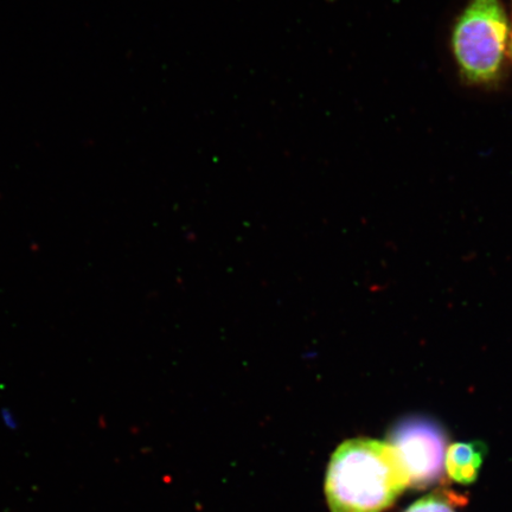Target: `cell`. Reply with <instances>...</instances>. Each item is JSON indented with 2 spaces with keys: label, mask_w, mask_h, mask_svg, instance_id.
<instances>
[{
  "label": "cell",
  "mask_w": 512,
  "mask_h": 512,
  "mask_svg": "<svg viewBox=\"0 0 512 512\" xmlns=\"http://www.w3.org/2000/svg\"><path fill=\"white\" fill-rule=\"evenodd\" d=\"M485 450V445L478 441L448 446L445 456L448 477L459 484L475 483L484 463Z\"/></svg>",
  "instance_id": "obj_4"
},
{
  "label": "cell",
  "mask_w": 512,
  "mask_h": 512,
  "mask_svg": "<svg viewBox=\"0 0 512 512\" xmlns=\"http://www.w3.org/2000/svg\"><path fill=\"white\" fill-rule=\"evenodd\" d=\"M408 486L406 466L388 441L357 438L332 454L325 495L331 512H383Z\"/></svg>",
  "instance_id": "obj_1"
},
{
  "label": "cell",
  "mask_w": 512,
  "mask_h": 512,
  "mask_svg": "<svg viewBox=\"0 0 512 512\" xmlns=\"http://www.w3.org/2000/svg\"><path fill=\"white\" fill-rule=\"evenodd\" d=\"M510 36L502 0H469L451 32L452 54L465 85L492 87L502 81Z\"/></svg>",
  "instance_id": "obj_2"
},
{
  "label": "cell",
  "mask_w": 512,
  "mask_h": 512,
  "mask_svg": "<svg viewBox=\"0 0 512 512\" xmlns=\"http://www.w3.org/2000/svg\"><path fill=\"white\" fill-rule=\"evenodd\" d=\"M405 512H456L446 496L433 494L419 499Z\"/></svg>",
  "instance_id": "obj_5"
},
{
  "label": "cell",
  "mask_w": 512,
  "mask_h": 512,
  "mask_svg": "<svg viewBox=\"0 0 512 512\" xmlns=\"http://www.w3.org/2000/svg\"><path fill=\"white\" fill-rule=\"evenodd\" d=\"M509 57L512 60V31H511L510 42H509Z\"/></svg>",
  "instance_id": "obj_6"
},
{
  "label": "cell",
  "mask_w": 512,
  "mask_h": 512,
  "mask_svg": "<svg viewBox=\"0 0 512 512\" xmlns=\"http://www.w3.org/2000/svg\"><path fill=\"white\" fill-rule=\"evenodd\" d=\"M388 443L405 464L412 488H427L443 475L447 437L437 422L426 418L402 420L390 432Z\"/></svg>",
  "instance_id": "obj_3"
}]
</instances>
